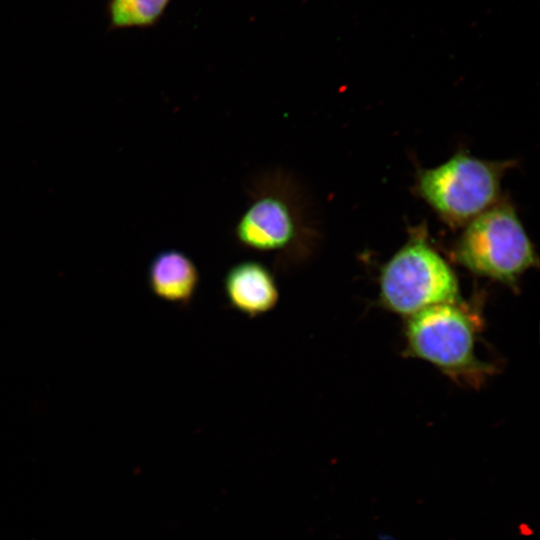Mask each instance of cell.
Returning a JSON list of instances; mask_svg holds the SVG:
<instances>
[{
	"instance_id": "3",
	"label": "cell",
	"mask_w": 540,
	"mask_h": 540,
	"mask_svg": "<svg viewBox=\"0 0 540 540\" xmlns=\"http://www.w3.org/2000/svg\"><path fill=\"white\" fill-rule=\"evenodd\" d=\"M510 161H491L457 151L442 164L417 173V194L452 228L464 227L500 199Z\"/></svg>"
},
{
	"instance_id": "5",
	"label": "cell",
	"mask_w": 540,
	"mask_h": 540,
	"mask_svg": "<svg viewBox=\"0 0 540 540\" xmlns=\"http://www.w3.org/2000/svg\"><path fill=\"white\" fill-rule=\"evenodd\" d=\"M454 256L475 275L506 285H514L537 264L533 244L514 207L500 200L464 226Z\"/></svg>"
},
{
	"instance_id": "6",
	"label": "cell",
	"mask_w": 540,
	"mask_h": 540,
	"mask_svg": "<svg viewBox=\"0 0 540 540\" xmlns=\"http://www.w3.org/2000/svg\"><path fill=\"white\" fill-rule=\"evenodd\" d=\"M223 289L230 306L249 318L270 312L279 301L274 274L255 260L231 266L223 278Z\"/></svg>"
},
{
	"instance_id": "4",
	"label": "cell",
	"mask_w": 540,
	"mask_h": 540,
	"mask_svg": "<svg viewBox=\"0 0 540 540\" xmlns=\"http://www.w3.org/2000/svg\"><path fill=\"white\" fill-rule=\"evenodd\" d=\"M379 300L388 311L405 317L459 301V281L454 270L422 229L414 230L381 267Z\"/></svg>"
},
{
	"instance_id": "8",
	"label": "cell",
	"mask_w": 540,
	"mask_h": 540,
	"mask_svg": "<svg viewBox=\"0 0 540 540\" xmlns=\"http://www.w3.org/2000/svg\"><path fill=\"white\" fill-rule=\"evenodd\" d=\"M170 0H110L111 28L147 27L162 16Z\"/></svg>"
},
{
	"instance_id": "1",
	"label": "cell",
	"mask_w": 540,
	"mask_h": 540,
	"mask_svg": "<svg viewBox=\"0 0 540 540\" xmlns=\"http://www.w3.org/2000/svg\"><path fill=\"white\" fill-rule=\"evenodd\" d=\"M249 203L235 226V238L245 249L271 253L282 268L306 261L318 232L299 184L280 169L255 177Z\"/></svg>"
},
{
	"instance_id": "7",
	"label": "cell",
	"mask_w": 540,
	"mask_h": 540,
	"mask_svg": "<svg viewBox=\"0 0 540 540\" xmlns=\"http://www.w3.org/2000/svg\"><path fill=\"white\" fill-rule=\"evenodd\" d=\"M147 279L149 289L157 298L187 307L197 292L200 274L187 254L165 249L152 258Z\"/></svg>"
},
{
	"instance_id": "2",
	"label": "cell",
	"mask_w": 540,
	"mask_h": 540,
	"mask_svg": "<svg viewBox=\"0 0 540 540\" xmlns=\"http://www.w3.org/2000/svg\"><path fill=\"white\" fill-rule=\"evenodd\" d=\"M477 322L459 301L423 309L405 326V351L453 380L478 386L491 372L475 352Z\"/></svg>"
}]
</instances>
